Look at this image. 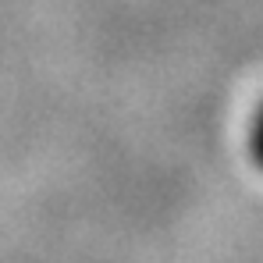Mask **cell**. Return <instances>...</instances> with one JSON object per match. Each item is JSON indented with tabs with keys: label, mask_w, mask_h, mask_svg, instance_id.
Instances as JSON below:
<instances>
[{
	"label": "cell",
	"mask_w": 263,
	"mask_h": 263,
	"mask_svg": "<svg viewBox=\"0 0 263 263\" xmlns=\"http://www.w3.org/2000/svg\"><path fill=\"white\" fill-rule=\"evenodd\" d=\"M249 157L263 171V103L256 107V118H253V128H249Z\"/></svg>",
	"instance_id": "6da1fadb"
}]
</instances>
